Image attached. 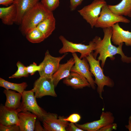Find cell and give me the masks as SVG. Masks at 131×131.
<instances>
[{
  "instance_id": "18",
  "label": "cell",
  "mask_w": 131,
  "mask_h": 131,
  "mask_svg": "<svg viewBox=\"0 0 131 131\" xmlns=\"http://www.w3.org/2000/svg\"><path fill=\"white\" fill-rule=\"evenodd\" d=\"M74 63V59L71 58L67 60L66 63L60 64L58 69L52 77L55 88L60 80L69 75L71 69Z\"/></svg>"
},
{
  "instance_id": "13",
  "label": "cell",
  "mask_w": 131,
  "mask_h": 131,
  "mask_svg": "<svg viewBox=\"0 0 131 131\" xmlns=\"http://www.w3.org/2000/svg\"><path fill=\"white\" fill-rule=\"evenodd\" d=\"M112 34L111 39L113 43L119 46L124 42L126 46H131V32L123 29L116 23L112 27Z\"/></svg>"
},
{
  "instance_id": "2",
  "label": "cell",
  "mask_w": 131,
  "mask_h": 131,
  "mask_svg": "<svg viewBox=\"0 0 131 131\" xmlns=\"http://www.w3.org/2000/svg\"><path fill=\"white\" fill-rule=\"evenodd\" d=\"M51 12L46 9L41 2H38L23 17L20 24L22 33L26 35L36 28Z\"/></svg>"
},
{
  "instance_id": "10",
  "label": "cell",
  "mask_w": 131,
  "mask_h": 131,
  "mask_svg": "<svg viewBox=\"0 0 131 131\" xmlns=\"http://www.w3.org/2000/svg\"><path fill=\"white\" fill-rule=\"evenodd\" d=\"M75 63L71 71L78 73L85 77L89 83L90 87L93 90L96 89L94 80L92 78V74L90 71V66L86 57L81 59L76 53H72Z\"/></svg>"
},
{
  "instance_id": "4",
  "label": "cell",
  "mask_w": 131,
  "mask_h": 131,
  "mask_svg": "<svg viewBox=\"0 0 131 131\" xmlns=\"http://www.w3.org/2000/svg\"><path fill=\"white\" fill-rule=\"evenodd\" d=\"M33 89L25 90L22 93V101L20 109L21 112L29 111L35 115L41 121L47 113L38 104Z\"/></svg>"
},
{
  "instance_id": "25",
  "label": "cell",
  "mask_w": 131,
  "mask_h": 131,
  "mask_svg": "<svg viewBox=\"0 0 131 131\" xmlns=\"http://www.w3.org/2000/svg\"><path fill=\"white\" fill-rule=\"evenodd\" d=\"M17 70L13 74L9 77V78H19L22 77H27L29 75L25 69V66L21 62L18 61L16 63Z\"/></svg>"
},
{
  "instance_id": "28",
  "label": "cell",
  "mask_w": 131,
  "mask_h": 131,
  "mask_svg": "<svg viewBox=\"0 0 131 131\" xmlns=\"http://www.w3.org/2000/svg\"><path fill=\"white\" fill-rule=\"evenodd\" d=\"M0 131H20L19 126L16 124L5 126L0 123Z\"/></svg>"
},
{
  "instance_id": "6",
  "label": "cell",
  "mask_w": 131,
  "mask_h": 131,
  "mask_svg": "<svg viewBox=\"0 0 131 131\" xmlns=\"http://www.w3.org/2000/svg\"><path fill=\"white\" fill-rule=\"evenodd\" d=\"M106 4L104 0H94L90 4L78 10V12L92 28L95 27L102 7Z\"/></svg>"
},
{
  "instance_id": "35",
  "label": "cell",
  "mask_w": 131,
  "mask_h": 131,
  "mask_svg": "<svg viewBox=\"0 0 131 131\" xmlns=\"http://www.w3.org/2000/svg\"><path fill=\"white\" fill-rule=\"evenodd\" d=\"M125 126L129 131H131V115L129 118L128 124L125 125Z\"/></svg>"
},
{
  "instance_id": "24",
  "label": "cell",
  "mask_w": 131,
  "mask_h": 131,
  "mask_svg": "<svg viewBox=\"0 0 131 131\" xmlns=\"http://www.w3.org/2000/svg\"><path fill=\"white\" fill-rule=\"evenodd\" d=\"M26 39L33 43H38L43 41L45 38L42 33L37 27L26 35Z\"/></svg>"
},
{
  "instance_id": "20",
  "label": "cell",
  "mask_w": 131,
  "mask_h": 131,
  "mask_svg": "<svg viewBox=\"0 0 131 131\" xmlns=\"http://www.w3.org/2000/svg\"><path fill=\"white\" fill-rule=\"evenodd\" d=\"M16 15V7L13 3L8 7L0 8V18L4 25H13L15 23Z\"/></svg>"
},
{
  "instance_id": "8",
  "label": "cell",
  "mask_w": 131,
  "mask_h": 131,
  "mask_svg": "<svg viewBox=\"0 0 131 131\" xmlns=\"http://www.w3.org/2000/svg\"><path fill=\"white\" fill-rule=\"evenodd\" d=\"M67 54L66 53L61 56L55 57L52 56L47 50L43 61L39 64L41 69L38 72L40 76L52 77L58 69L60 61Z\"/></svg>"
},
{
  "instance_id": "22",
  "label": "cell",
  "mask_w": 131,
  "mask_h": 131,
  "mask_svg": "<svg viewBox=\"0 0 131 131\" xmlns=\"http://www.w3.org/2000/svg\"><path fill=\"white\" fill-rule=\"evenodd\" d=\"M107 5L110 9L115 14L131 17V0H122L117 4Z\"/></svg>"
},
{
  "instance_id": "33",
  "label": "cell",
  "mask_w": 131,
  "mask_h": 131,
  "mask_svg": "<svg viewBox=\"0 0 131 131\" xmlns=\"http://www.w3.org/2000/svg\"><path fill=\"white\" fill-rule=\"evenodd\" d=\"M38 119H36L35 124L34 131H44L43 127H42Z\"/></svg>"
},
{
  "instance_id": "3",
  "label": "cell",
  "mask_w": 131,
  "mask_h": 131,
  "mask_svg": "<svg viewBox=\"0 0 131 131\" xmlns=\"http://www.w3.org/2000/svg\"><path fill=\"white\" fill-rule=\"evenodd\" d=\"M86 58L90 66V71L95 77L94 81L95 83L97 85V92L100 98L102 99V94L104 91V86L113 87L114 85V82L109 77L104 74L100 65V61L96 60L92 53L90 54Z\"/></svg>"
},
{
  "instance_id": "11",
  "label": "cell",
  "mask_w": 131,
  "mask_h": 131,
  "mask_svg": "<svg viewBox=\"0 0 131 131\" xmlns=\"http://www.w3.org/2000/svg\"><path fill=\"white\" fill-rule=\"evenodd\" d=\"M63 116L47 113L42 122L44 131H66L69 123L63 119Z\"/></svg>"
},
{
  "instance_id": "23",
  "label": "cell",
  "mask_w": 131,
  "mask_h": 131,
  "mask_svg": "<svg viewBox=\"0 0 131 131\" xmlns=\"http://www.w3.org/2000/svg\"><path fill=\"white\" fill-rule=\"evenodd\" d=\"M27 86L26 82H23L20 83H12L0 78V86L5 89L15 90L22 94Z\"/></svg>"
},
{
  "instance_id": "26",
  "label": "cell",
  "mask_w": 131,
  "mask_h": 131,
  "mask_svg": "<svg viewBox=\"0 0 131 131\" xmlns=\"http://www.w3.org/2000/svg\"><path fill=\"white\" fill-rule=\"evenodd\" d=\"M48 10L52 12L59 6V0H41V2Z\"/></svg>"
},
{
  "instance_id": "21",
  "label": "cell",
  "mask_w": 131,
  "mask_h": 131,
  "mask_svg": "<svg viewBox=\"0 0 131 131\" xmlns=\"http://www.w3.org/2000/svg\"><path fill=\"white\" fill-rule=\"evenodd\" d=\"M55 25L56 20L51 12L36 27L42 33L46 39L51 34L55 28Z\"/></svg>"
},
{
  "instance_id": "27",
  "label": "cell",
  "mask_w": 131,
  "mask_h": 131,
  "mask_svg": "<svg viewBox=\"0 0 131 131\" xmlns=\"http://www.w3.org/2000/svg\"><path fill=\"white\" fill-rule=\"evenodd\" d=\"M41 69V66L39 65H37L34 62L29 66L25 67V70L27 72L31 75H33L37 71H39Z\"/></svg>"
},
{
  "instance_id": "14",
  "label": "cell",
  "mask_w": 131,
  "mask_h": 131,
  "mask_svg": "<svg viewBox=\"0 0 131 131\" xmlns=\"http://www.w3.org/2000/svg\"><path fill=\"white\" fill-rule=\"evenodd\" d=\"M21 112L20 109H9L1 104L0 106V123L5 125L16 124L19 126L18 114Z\"/></svg>"
},
{
  "instance_id": "30",
  "label": "cell",
  "mask_w": 131,
  "mask_h": 131,
  "mask_svg": "<svg viewBox=\"0 0 131 131\" xmlns=\"http://www.w3.org/2000/svg\"><path fill=\"white\" fill-rule=\"evenodd\" d=\"M117 127V124L113 123L100 128L98 131H111L116 130Z\"/></svg>"
},
{
  "instance_id": "34",
  "label": "cell",
  "mask_w": 131,
  "mask_h": 131,
  "mask_svg": "<svg viewBox=\"0 0 131 131\" xmlns=\"http://www.w3.org/2000/svg\"><path fill=\"white\" fill-rule=\"evenodd\" d=\"M14 0H0V4L7 6L13 3Z\"/></svg>"
},
{
  "instance_id": "31",
  "label": "cell",
  "mask_w": 131,
  "mask_h": 131,
  "mask_svg": "<svg viewBox=\"0 0 131 131\" xmlns=\"http://www.w3.org/2000/svg\"><path fill=\"white\" fill-rule=\"evenodd\" d=\"M84 0H70V9L74 11L82 3Z\"/></svg>"
},
{
  "instance_id": "17",
  "label": "cell",
  "mask_w": 131,
  "mask_h": 131,
  "mask_svg": "<svg viewBox=\"0 0 131 131\" xmlns=\"http://www.w3.org/2000/svg\"><path fill=\"white\" fill-rule=\"evenodd\" d=\"M63 83L67 86H71L74 89L90 87L86 78L80 74L71 72L69 75L64 79Z\"/></svg>"
},
{
  "instance_id": "32",
  "label": "cell",
  "mask_w": 131,
  "mask_h": 131,
  "mask_svg": "<svg viewBox=\"0 0 131 131\" xmlns=\"http://www.w3.org/2000/svg\"><path fill=\"white\" fill-rule=\"evenodd\" d=\"M66 131H83V130L80 128L76 126L74 123H71L69 124L66 128Z\"/></svg>"
},
{
  "instance_id": "5",
  "label": "cell",
  "mask_w": 131,
  "mask_h": 131,
  "mask_svg": "<svg viewBox=\"0 0 131 131\" xmlns=\"http://www.w3.org/2000/svg\"><path fill=\"white\" fill-rule=\"evenodd\" d=\"M59 39L62 44V47L58 51L60 54L68 52L72 53L78 52L80 53V58L82 59L88 56L95 49V43L92 40L89 42V45H86L73 43L68 41L62 35L59 36Z\"/></svg>"
},
{
  "instance_id": "12",
  "label": "cell",
  "mask_w": 131,
  "mask_h": 131,
  "mask_svg": "<svg viewBox=\"0 0 131 131\" xmlns=\"http://www.w3.org/2000/svg\"><path fill=\"white\" fill-rule=\"evenodd\" d=\"M115 119L112 113L111 112H103L100 115L99 119L98 120L83 124L75 123V124L83 130L87 131H98L100 128L113 123Z\"/></svg>"
},
{
  "instance_id": "15",
  "label": "cell",
  "mask_w": 131,
  "mask_h": 131,
  "mask_svg": "<svg viewBox=\"0 0 131 131\" xmlns=\"http://www.w3.org/2000/svg\"><path fill=\"white\" fill-rule=\"evenodd\" d=\"M39 0H14L13 3L16 6V12L15 23L20 25L24 16L39 2Z\"/></svg>"
},
{
  "instance_id": "9",
  "label": "cell",
  "mask_w": 131,
  "mask_h": 131,
  "mask_svg": "<svg viewBox=\"0 0 131 131\" xmlns=\"http://www.w3.org/2000/svg\"><path fill=\"white\" fill-rule=\"evenodd\" d=\"M55 87L52 77H40L33 84V89L36 98H41L46 96L56 97Z\"/></svg>"
},
{
  "instance_id": "29",
  "label": "cell",
  "mask_w": 131,
  "mask_h": 131,
  "mask_svg": "<svg viewBox=\"0 0 131 131\" xmlns=\"http://www.w3.org/2000/svg\"><path fill=\"white\" fill-rule=\"evenodd\" d=\"M81 118V116L77 113L72 114L66 118H65L64 117H63V119L64 120L74 123H76L78 122L80 120Z\"/></svg>"
},
{
  "instance_id": "16",
  "label": "cell",
  "mask_w": 131,
  "mask_h": 131,
  "mask_svg": "<svg viewBox=\"0 0 131 131\" xmlns=\"http://www.w3.org/2000/svg\"><path fill=\"white\" fill-rule=\"evenodd\" d=\"M20 131H34L35 122L37 117L29 111H22L18 114Z\"/></svg>"
},
{
  "instance_id": "19",
  "label": "cell",
  "mask_w": 131,
  "mask_h": 131,
  "mask_svg": "<svg viewBox=\"0 0 131 131\" xmlns=\"http://www.w3.org/2000/svg\"><path fill=\"white\" fill-rule=\"evenodd\" d=\"M3 93L5 95L6 101L5 106L11 109L15 110L20 109L22 98V94L8 89H5Z\"/></svg>"
},
{
  "instance_id": "1",
  "label": "cell",
  "mask_w": 131,
  "mask_h": 131,
  "mask_svg": "<svg viewBox=\"0 0 131 131\" xmlns=\"http://www.w3.org/2000/svg\"><path fill=\"white\" fill-rule=\"evenodd\" d=\"M104 36L103 39L99 37L96 36L92 41L95 44L94 50L92 54L94 57L96 59L98 54L99 56L98 60L101 62V66L103 68L106 60L108 57L114 58V56L116 54H119L121 57L123 62L129 63H131V57L126 56L122 50V46L123 44L122 43L117 47L112 44L111 39L112 34V27L103 29Z\"/></svg>"
},
{
  "instance_id": "7",
  "label": "cell",
  "mask_w": 131,
  "mask_h": 131,
  "mask_svg": "<svg viewBox=\"0 0 131 131\" xmlns=\"http://www.w3.org/2000/svg\"><path fill=\"white\" fill-rule=\"evenodd\" d=\"M120 22L128 23L130 21L123 16L118 15L113 13L106 4L102 7L95 27L103 29L112 27L115 24Z\"/></svg>"
}]
</instances>
